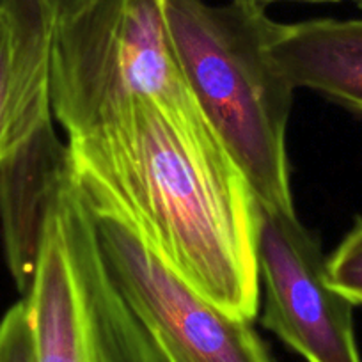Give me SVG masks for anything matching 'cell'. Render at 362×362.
Returning <instances> with one entry per match:
<instances>
[{"mask_svg":"<svg viewBox=\"0 0 362 362\" xmlns=\"http://www.w3.org/2000/svg\"><path fill=\"white\" fill-rule=\"evenodd\" d=\"M55 29L43 0H0V162L54 119Z\"/></svg>","mask_w":362,"mask_h":362,"instance_id":"7","label":"cell"},{"mask_svg":"<svg viewBox=\"0 0 362 362\" xmlns=\"http://www.w3.org/2000/svg\"><path fill=\"white\" fill-rule=\"evenodd\" d=\"M0 362H37L36 339L25 300L13 305L0 320Z\"/></svg>","mask_w":362,"mask_h":362,"instance_id":"10","label":"cell"},{"mask_svg":"<svg viewBox=\"0 0 362 362\" xmlns=\"http://www.w3.org/2000/svg\"><path fill=\"white\" fill-rule=\"evenodd\" d=\"M165 22L187 83L257 203L295 211L286 155L295 87L268 48L276 20L259 0H165Z\"/></svg>","mask_w":362,"mask_h":362,"instance_id":"2","label":"cell"},{"mask_svg":"<svg viewBox=\"0 0 362 362\" xmlns=\"http://www.w3.org/2000/svg\"><path fill=\"white\" fill-rule=\"evenodd\" d=\"M73 181L96 217L130 229L226 315L259 309V203L183 69L52 98Z\"/></svg>","mask_w":362,"mask_h":362,"instance_id":"1","label":"cell"},{"mask_svg":"<svg viewBox=\"0 0 362 362\" xmlns=\"http://www.w3.org/2000/svg\"><path fill=\"white\" fill-rule=\"evenodd\" d=\"M96 228L110 276L163 361L274 362L249 322L197 293L130 229L109 217Z\"/></svg>","mask_w":362,"mask_h":362,"instance_id":"4","label":"cell"},{"mask_svg":"<svg viewBox=\"0 0 362 362\" xmlns=\"http://www.w3.org/2000/svg\"><path fill=\"white\" fill-rule=\"evenodd\" d=\"M259 2L267 4V2H277V0H259ZM298 2H341V0H298Z\"/></svg>","mask_w":362,"mask_h":362,"instance_id":"12","label":"cell"},{"mask_svg":"<svg viewBox=\"0 0 362 362\" xmlns=\"http://www.w3.org/2000/svg\"><path fill=\"white\" fill-rule=\"evenodd\" d=\"M256 254L264 329L308 362H362L355 305L330 284L329 257L295 211L259 204Z\"/></svg>","mask_w":362,"mask_h":362,"instance_id":"5","label":"cell"},{"mask_svg":"<svg viewBox=\"0 0 362 362\" xmlns=\"http://www.w3.org/2000/svg\"><path fill=\"white\" fill-rule=\"evenodd\" d=\"M350 2L358 9V11H362V0H350Z\"/></svg>","mask_w":362,"mask_h":362,"instance_id":"13","label":"cell"},{"mask_svg":"<svg viewBox=\"0 0 362 362\" xmlns=\"http://www.w3.org/2000/svg\"><path fill=\"white\" fill-rule=\"evenodd\" d=\"M23 300L37 362H165L110 276L96 217L75 181L50 214Z\"/></svg>","mask_w":362,"mask_h":362,"instance_id":"3","label":"cell"},{"mask_svg":"<svg viewBox=\"0 0 362 362\" xmlns=\"http://www.w3.org/2000/svg\"><path fill=\"white\" fill-rule=\"evenodd\" d=\"M71 183L68 144L59 139L54 119L0 162L2 242L9 272L23 297L36 277L48 218Z\"/></svg>","mask_w":362,"mask_h":362,"instance_id":"6","label":"cell"},{"mask_svg":"<svg viewBox=\"0 0 362 362\" xmlns=\"http://www.w3.org/2000/svg\"><path fill=\"white\" fill-rule=\"evenodd\" d=\"M43 2L52 18H54L55 25H61V23H66L82 15L90 6H95L98 0H43Z\"/></svg>","mask_w":362,"mask_h":362,"instance_id":"11","label":"cell"},{"mask_svg":"<svg viewBox=\"0 0 362 362\" xmlns=\"http://www.w3.org/2000/svg\"><path fill=\"white\" fill-rule=\"evenodd\" d=\"M330 284L354 305H362V218L329 256Z\"/></svg>","mask_w":362,"mask_h":362,"instance_id":"9","label":"cell"},{"mask_svg":"<svg viewBox=\"0 0 362 362\" xmlns=\"http://www.w3.org/2000/svg\"><path fill=\"white\" fill-rule=\"evenodd\" d=\"M270 55L295 89H311L362 117V18L276 23Z\"/></svg>","mask_w":362,"mask_h":362,"instance_id":"8","label":"cell"}]
</instances>
